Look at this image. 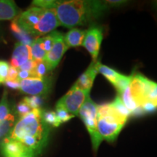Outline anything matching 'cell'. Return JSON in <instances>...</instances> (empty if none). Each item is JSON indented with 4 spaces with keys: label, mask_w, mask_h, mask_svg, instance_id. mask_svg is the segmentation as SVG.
Masks as SVG:
<instances>
[{
    "label": "cell",
    "mask_w": 157,
    "mask_h": 157,
    "mask_svg": "<svg viewBox=\"0 0 157 157\" xmlns=\"http://www.w3.org/2000/svg\"><path fill=\"white\" fill-rule=\"evenodd\" d=\"M8 95L7 91L5 90L3 93L1 101H0V122L5 120L7 116L10 113V109L8 95Z\"/></svg>",
    "instance_id": "44dd1931"
},
{
    "label": "cell",
    "mask_w": 157,
    "mask_h": 157,
    "mask_svg": "<svg viewBox=\"0 0 157 157\" xmlns=\"http://www.w3.org/2000/svg\"><path fill=\"white\" fill-rule=\"evenodd\" d=\"M127 121V119L119 115L111 103L98 105L97 130L102 140L113 142Z\"/></svg>",
    "instance_id": "277c9868"
},
{
    "label": "cell",
    "mask_w": 157,
    "mask_h": 157,
    "mask_svg": "<svg viewBox=\"0 0 157 157\" xmlns=\"http://www.w3.org/2000/svg\"><path fill=\"white\" fill-rule=\"evenodd\" d=\"M4 84L7 87L12 90H20V82L17 81H5L4 82Z\"/></svg>",
    "instance_id": "e575fe53"
},
{
    "label": "cell",
    "mask_w": 157,
    "mask_h": 157,
    "mask_svg": "<svg viewBox=\"0 0 157 157\" xmlns=\"http://www.w3.org/2000/svg\"><path fill=\"white\" fill-rule=\"evenodd\" d=\"M129 90L138 106L146 101H156L157 99V83L142 74H132Z\"/></svg>",
    "instance_id": "5b68a950"
},
{
    "label": "cell",
    "mask_w": 157,
    "mask_h": 157,
    "mask_svg": "<svg viewBox=\"0 0 157 157\" xmlns=\"http://www.w3.org/2000/svg\"><path fill=\"white\" fill-rule=\"evenodd\" d=\"M31 52L32 60L34 61H41V60H44L45 56H46L47 52H45L43 49L42 44L40 42V39H35L31 45Z\"/></svg>",
    "instance_id": "e0dca14e"
},
{
    "label": "cell",
    "mask_w": 157,
    "mask_h": 157,
    "mask_svg": "<svg viewBox=\"0 0 157 157\" xmlns=\"http://www.w3.org/2000/svg\"><path fill=\"white\" fill-rule=\"evenodd\" d=\"M36 66H35L34 74L35 77L38 78H45L48 77V74L51 71L50 68L44 60L41 61H36Z\"/></svg>",
    "instance_id": "7402d4cb"
},
{
    "label": "cell",
    "mask_w": 157,
    "mask_h": 157,
    "mask_svg": "<svg viewBox=\"0 0 157 157\" xmlns=\"http://www.w3.org/2000/svg\"><path fill=\"white\" fill-rule=\"evenodd\" d=\"M19 10L14 1L0 0V21H10L18 16Z\"/></svg>",
    "instance_id": "5bb4252c"
},
{
    "label": "cell",
    "mask_w": 157,
    "mask_h": 157,
    "mask_svg": "<svg viewBox=\"0 0 157 157\" xmlns=\"http://www.w3.org/2000/svg\"><path fill=\"white\" fill-rule=\"evenodd\" d=\"M50 129L42 120V110L32 109L20 118L7 137L18 140L36 156L48 143Z\"/></svg>",
    "instance_id": "6da1fadb"
},
{
    "label": "cell",
    "mask_w": 157,
    "mask_h": 157,
    "mask_svg": "<svg viewBox=\"0 0 157 157\" xmlns=\"http://www.w3.org/2000/svg\"><path fill=\"white\" fill-rule=\"evenodd\" d=\"M23 100L30 106L31 109H40L44 103V99L41 95H34L30 97H25Z\"/></svg>",
    "instance_id": "4316f807"
},
{
    "label": "cell",
    "mask_w": 157,
    "mask_h": 157,
    "mask_svg": "<svg viewBox=\"0 0 157 157\" xmlns=\"http://www.w3.org/2000/svg\"><path fill=\"white\" fill-rule=\"evenodd\" d=\"M15 121V116L12 114V113H10L5 120L0 122V138L6 135H7L9 134L12 129L14 127Z\"/></svg>",
    "instance_id": "d6986e66"
},
{
    "label": "cell",
    "mask_w": 157,
    "mask_h": 157,
    "mask_svg": "<svg viewBox=\"0 0 157 157\" xmlns=\"http://www.w3.org/2000/svg\"><path fill=\"white\" fill-rule=\"evenodd\" d=\"M31 109L30 106L26 103L24 100H22L21 102H19V103L17 104L16 106V111L17 114L20 117V118L23 117V116L26 115L27 113H29L30 111H31Z\"/></svg>",
    "instance_id": "f1b7e54d"
},
{
    "label": "cell",
    "mask_w": 157,
    "mask_h": 157,
    "mask_svg": "<svg viewBox=\"0 0 157 157\" xmlns=\"http://www.w3.org/2000/svg\"><path fill=\"white\" fill-rule=\"evenodd\" d=\"M111 105H112L113 109L116 110V111L119 113V115H121V117L128 119V117L131 115V113L129 112V111L127 109L126 106L124 105L122 101H121L120 96L118 95L117 98H115V100L112 103H111Z\"/></svg>",
    "instance_id": "484cf974"
},
{
    "label": "cell",
    "mask_w": 157,
    "mask_h": 157,
    "mask_svg": "<svg viewBox=\"0 0 157 157\" xmlns=\"http://www.w3.org/2000/svg\"><path fill=\"white\" fill-rule=\"evenodd\" d=\"M29 60H32L31 47L20 42L15 43L10 60L11 66L18 68Z\"/></svg>",
    "instance_id": "4fadbf2b"
},
{
    "label": "cell",
    "mask_w": 157,
    "mask_h": 157,
    "mask_svg": "<svg viewBox=\"0 0 157 157\" xmlns=\"http://www.w3.org/2000/svg\"><path fill=\"white\" fill-rule=\"evenodd\" d=\"M18 75H17V81H22V80L26 79V78H31V77H35L34 74L31 72L25 71H20L18 70Z\"/></svg>",
    "instance_id": "836d02e7"
},
{
    "label": "cell",
    "mask_w": 157,
    "mask_h": 157,
    "mask_svg": "<svg viewBox=\"0 0 157 157\" xmlns=\"http://www.w3.org/2000/svg\"><path fill=\"white\" fill-rule=\"evenodd\" d=\"M17 24L33 37L42 36L54 31L59 23L54 10L31 7L15 17Z\"/></svg>",
    "instance_id": "3957f363"
},
{
    "label": "cell",
    "mask_w": 157,
    "mask_h": 157,
    "mask_svg": "<svg viewBox=\"0 0 157 157\" xmlns=\"http://www.w3.org/2000/svg\"><path fill=\"white\" fill-rule=\"evenodd\" d=\"M140 106L142 108L145 113H151L157 110V103L156 101H146L143 103Z\"/></svg>",
    "instance_id": "f546056e"
},
{
    "label": "cell",
    "mask_w": 157,
    "mask_h": 157,
    "mask_svg": "<svg viewBox=\"0 0 157 157\" xmlns=\"http://www.w3.org/2000/svg\"><path fill=\"white\" fill-rule=\"evenodd\" d=\"M18 157H36V156H35L32 153H27V154H25L22 155V156H18Z\"/></svg>",
    "instance_id": "8d00e7d4"
},
{
    "label": "cell",
    "mask_w": 157,
    "mask_h": 157,
    "mask_svg": "<svg viewBox=\"0 0 157 157\" xmlns=\"http://www.w3.org/2000/svg\"><path fill=\"white\" fill-rule=\"evenodd\" d=\"M68 49V46L64 40V35L59 32L53 46L47 53L44 58V61L48 63L51 70L57 67Z\"/></svg>",
    "instance_id": "30bf717a"
},
{
    "label": "cell",
    "mask_w": 157,
    "mask_h": 157,
    "mask_svg": "<svg viewBox=\"0 0 157 157\" xmlns=\"http://www.w3.org/2000/svg\"><path fill=\"white\" fill-rule=\"evenodd\" d=\"M131 78H132V76H127L122 75L121 74L120 75L118 76V78L114 83L113 84V85L116 87L119 95L129 87L131 82Z\"/></svg>",
    "instance_id": "cb8c5ba5"
},
{
    "label": "cell",
    "mask_w": 157,
    "mask_h": 157,
    "mask_svg": "<svg viewBox=\"0 0 157 157\" xmlns=\"http://www.w3.org/2000/svg\"><path fill=\"white\" fill-rule=\"evenodd\" d=\"M0 151L4 157H18L27 153H32L18 140L7 137L0 143Z\"/></svg>",
    "instance_id": "8fae6325"
},
{
    "label": "cell",
    "mask_w": 157,
    "mask_h": 157,
    "mask_svg": "<svg viewBox=\"0 0 157 157\" xmlns=\"http://www.w3.org/2000/svg\"><path fill=\"white\" fill-rule=\"evenodd\" d=\"M99 63L100 62L98 60L92 62L87 69L80 76V77L78 78L74 85L90 93V90L93 87L94 80L98 73V66Z\"/></svg>",
    "instance_id": "7c38bea8"
},
{
    "label": "cell",
    "mask_w": 157,
    "mask_h": 157,
    "mask_svg": "<svg viewBox=\"0 0 157 157\" xmlns=\"http://www.w3.org/2000/svg\"><path fill=\"white\" fill-rule=\"evenodd\" d=\"M10 30L12 31V34H13V36L18 40V42L24 45H26V46L31 47V44H32L35 39H33V36L29 34L27 31H25L24 29L21 28L17 24L15 18L11 23Z\"/></svg>",
    "instance_id": "2e32d148"
},
{
    "label": "cell",
    "mask_w": 157,
    "mask_h": 157,
    "mask_svg": "<svg viewBox=\"0 0 157 157\" xmlns=\"http://www.w3.org/2000/svg\"><path fill=\"white\" fill-rule=\"evenodd\" d=\"M18 68L13 67V66H10L6 81H16L17 75H18Z\"/></svg>",
    "instance_id": "d6a6232c"
},
{
    "label": "cell",
    "mask_w": 157,
    "mask_h": 157,
    "mask_svg": "<svg viewBox=\"0 0 157 157\" xmlns=\"http://www.w3.org/2000/svg\"><path fill=\"white\" fill-rule=\"evenodd\" d=\"M156 103H157V99L156 100Z\"/></svg>",
    "instance_id": "74e56055"
},
{
    "label": "cell",
    "mask_w": 157,
    "mask_h": 157,
    "mask_svg": "<svg viewBox=\"0 0 157 157\" xmlns=\"http://www.w3.org/2000/svg\"><path fill=\"white\" fill-rule=\"evenodd\" d=\"M98 73L103 74L112 84L117 80L118 76L120 75V74L118 73L117 71H116L112 69V68L108 67V66H105V65L101 64V63H99V64L98 66Z\"/></svg>",
    "instance_id": "ffe728a7"
},
{
    "label": "cell",
    "mask_w": 157,
    "mask_h": 157,
    "mask_svg": "<svg viewBox=\"0 0 157 157\" xmlns=\"http://www.w3.org/2000/svg\"><path fill=\"white\" fill-rule=\"evenodd\" d=\"M89 94L87 92L73 85L69 91L59 100L56 105L63 107L68 113L76 117L78 116L80 108Z\"/></svg>",
    "instance_id": "52a82bcc"
},
{
    "label": "cell",
    "mask_w": 157,
    "mask_h": 157,
    "mask_svg": "<svg viewBox=\"0 0 157 157\" xmlns=\"http://www.w3.org/2000/svg\"><path fill=\"white\" fill-rule=\"evenodd\" d=\"M36 62L34 61V60H29L26 63H25L24 64L22 65L21 67H19L18 70L31 72V73L34 74V71L35 66H36Z\"/></svg>",
    "instance_id": "1f68e13d"
},
{
    "label": "cell",
    "mask_w": 157,
    "mask_h": 157,
    "mask_svg": "<svg viewBox=\"0 0 157 157\" xmlns=\"http://www.w3.org/2000/svg\"><path fill=\"white\" fill-rule=\"evenodd\" d=\"M9 68L8 63L4 60H0V84H4L7 79Z\"/></svg>",
    "instance_id": "4dcf8cb0"
},
{
    "label": "cell",
    "mask_w": 157,
    "mask_h": 157,
    "mask_svg": "<svg viewBox=\"0 0 157 157\" xmlns=\"http://www.w3.org/2000/svg\"><path fill=\"white\" fill-rule=\"evenodd\" d=\"M42 118L44 122L49 127H57L60 125L56 113L53 111H42Z\"/></svg>",
    "instance_id": "603a6c76"
},
{
    "label": "cell",
    "mask_w": 157,
    "mask_h": 157,
    "mask_svg": "<svg viewBox=\"0 0 157 157\" xmlns=\"http://www.w3.org/2000/svg\"><path fill=\"white\" fill-rule=\"evenodd\" d=\"M108 8L105 2L84 0L54 1L52 7L60 25L67 29L87 24L103 15Z\"/></svg>",
    "instance_id": "7a4b0ae2"
},
{
    "label": "cell",
    "mask_w": 157,
    "mask_h": 157,
    "mask_svg": "<svg viewBox=\"0 0 157 157\" xmlns=\"http://www.w3.org/2000/svg\"><path fill=\"white\" fill-rule=\"evenodd\" d=\"M86 31L76 28L71 29L64 35V40L68 48H75L82 45Z\"/></svg>",
    "instance_id": "9a60e30c"
},
{
    "label": "cell",
    "mask_w": 157,
    "mask_h": 157,
    "mask_svg": "<svg viewBox=\"0 0 157 157\" xmlns=\"http://www.w3.org/2000/svg\"><path fill=\"white\" fill-rule=\"evenodd\" d=\"M102 39H103V32L99 27H91L89 30L86 31L82 45L87 49V50L92 56L93 61H97Z\"/></svg>",
    "instance_id": "9c48e42d"
},
{
    "label": "cell",
    "mask_w": 157,
    "mask_h": 157,
    "mask_svg": "<svg viewBox=\"0 0 157 157\" xmlns=\"http://www.w3.org/2000/svg\"><path fill=\"white\" fill-rule=\"evenodd\" d=\"M120 98L122 101L124 105L126 106L127 109L129 110V112L132 113L135 109L138 107V105L136 103V102L134 101L131 95L130 90H129V86L124 91L120 94Z\"/></svg>",
    "instance_id": "ac0fdd59"
},
{
    "label": "cell",
    "mask_w": 157,
    "mask_h": 157,
    "mask_svg": "<svg viewBox=\"0 0 157 157\" xmlns=\"http://www.w3.org/2000/svg\"><path fill=\"white\" fill-rule=\"evenodd\" d=\"M56 117L58 118L59 122L60 123V124H61L62 123L68 121V120H70L71 119H72V118L74 117V116L68 113L66 109H64L63 107L58 106V105H56Z\"/></svg>",
    "instance_id": "83f0119b"
},
{
    "label": "cell",
    "mask_w": 157,
    "mask_h": 157,
    "mask_svg": "<svg viewBox=\"0 0 157 157\" xmlns=\"http://www.w3.org/2000/svg\"><path fill=\"white\" fill-rule=\"evenodd\" d=\"M78 116L84 121L91 137L94 151H97L101 143L103 141L97 130L98 105L92 101L88 95L80 108Z\"/></svg>",
    "instance_id": "8992f818"
},
{
    "label": "cell",
    "mask_w": 157,
    "mask_h": 157,
    "mask_svg": "<svg viewBox=\"0 0 157 157\" xmlns=\"http://www.w3.org/2000/svg\"><path fill=\"white\" fill-rule=\"evenodd\" d=\"M105 2H106V4L108 5H111V6H119V5H122V4H124V3H125L126 2H124V1H112V0H111V1H105Z\"/></svg>",
    "instance_id": "d590c367"
},
{
    "label": "cell",
    "mask_w": 157,
    "mask_h": 157,
    "mask_svg": "<svg viewBox=\"0 0 157 157\" xmlns=\"http://www.w3.org/2000/svg\"><path fill=\"white\" fill-rule=\"evenodd\" d=\"M58 33L59 31H54L50 33L48 36L42 37V38H39L40 39L41 44H42L43 49H44L47 53H48L49 51L51 50V48H52V46H53L55 41H56Z\"/></svg>",
    "instance_id": "d4e9b609"
},
{
    "label": "cell",
    "mask_w": 157,
    "mask_h": 157,
    "mask_svg": "<svg viewBox=\"0 0 157 157\" xmlns=\"http://www.w3.org/2000/svg\"><path fill=\"white\" fill-rule=\"evenodd\" d=\"M52 82L50 78L31 77L20 81V90L31 96L45 95L51 89Z\"/></svg>",
    "instance_id": "ba28073f"
}]
</instances>
